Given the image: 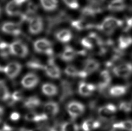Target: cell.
<instances>
[{
	"label": "cell",
	"instance_id": "cell-1",
	"mask_svg": "<svg viewBox=\"0 0 132 131\" xmlns=\"http://www.w3.org/2000/svg\"><path fill=\"white\" fill-rule=\"evenodd\" d=\"M124 21L113 16L107 17L100 24L96 25V28L107 35H111L119 27H122Z\"/></svg>",
	"mask_w": 132,
	"mask_h": 131
},
{
	"label": "cell",
	"instance_id": "cell-2",
	"mask_svg": "<svg viewBox=\"0 0 132 131\" xmlns=\"http://www.w3.org/2000/svg\"><path fill=\"white\" fill-rule=\"evenodd\" d=\"M35 51L38 53H45L52 56L53 53L52 43L46 39H41L35 41L34 44Z\"/></svg>",
	"mask_w": 132,
	"mask_h": 131
},
{
	"label": "cell",
	"instance_id": "cell-3",
	"mask_svg": "<svg viewBox=\"0 0 132 131\" xmlns=\"http://www.w3.org/2000/svg\"><path fill=\"white\" fill-rule=\"evenodd\" d=\"M81 42L84 47L91 50L93 49L95 46H102L104 41L96 33L92 32L88 36L84 38Z\"/></svg>",
	"mask_w": 132,
	"mask_h": 131
},
{
	"label": "cell",
	"instance_id": "cell-4",
	"mask_svg": "<svg viewBox=\"0 0 132 131\" xmlns=\"http://www.w3.org/2000/svg\"><path fill=\"white\" fill-rule=\"evenodd\" d=\"M116 111V106L112 104H109L98 109V115L103 120L110 121L114 119Z\"/></svg>",
	"mask_w": 132,
	"mask_h": 131
},
{
	"label": "cell",
	"instance_id": "cell-5",
	"mask_svg": "<svg viewBox=\"0 0 132 131\" xmlns=\"http://www.w3.org/2000/svg\"><path fill=\"white\" fill-rule=\"evenodd\" d=\"M113 72L120 78H129L132 74V63L125 62L116 66L113 69Z\"/></svg>",
	"mask_w": 132,
	"mask_h": 131
},
{
	"label": "cell",
	"instance_id": "cell-6",
	"mask_svg": "<svg viewBox=\"0 0 132 131\" xmlns=\"http://www.w3.org/2000/svg\"><path fill=\"white\" fill-rule=\"evenodd\" d=\"M22 66L19 62H10L5 67H1V71L5 73L8 78L13 79L18 76L21 70Z\"/></svg>",
	"mask_w": 132,
	"mask_h": 131
},
{
	"label": "cell",
	"instance_id": "cell-7",
	"mask_svg": "<svg viewBox=\"0 0 132 131\" xmlns=\"http://www.w3.org/2000/svg\"><path fill=\"white\" fill-rule=\"evenodd\" d=\"M28 0H12L7 4L5 11L8 15L15 16L21 13V9L23 4Z\"/></svg>",
	"mask_w": 132,
	"mask_h": 131
},
{
	"label": "cell",
	"instance_id": "cell-8",
	"mask_svg": "<svg viewBox=\"0 0 132 131\" xmlns=\"http://www.w3.org/2000/svg\"><path fill=\"white\" fill-rule=\"evenodd\" d=\"M10 45L11 53L13 54L20 58H25L28 54V48L22 42L15 41Z\"/></svg>",
	"mask_w": 132,
	"mask_h": 131
},
{
	"label": "cell",
	"instance_id": "cell-9",
	"mask_svg": "<svg viewBox=\"0 0 132 131\" xmlns=\"http://www.w3.org/2000/svg\"><path fill=\"white\" fill-rule=\"evenodd\" d=\"M67 110L72 118H75L82 115L85 110V106L81 103L73 101L68 104Z\"/></svg>",
	"mask_w": 132,
	"mask_h": 131
},
{
	"label": "cell",
	"instance_id": "cell-10",
	"mask_svg": "<svg viewBox=\"0 0 132 131\" xmlns=\"http://www.w3.org/2000/svg\"><path fill=\"white\" fill-rule=\"evenodd\" d=\"M44 70L46 74L51 78L58 79L61 77V70L59 67L55 63L52 59H50L48 61L47 64L45 66Z\"/></svg>",
	"mask_w": 132,
	"mask_h": 131
},
{
	"label": "cell",
	"instance_id": "cell-11",
	"mask_svg": "<svg viewBox=\"0 0 132 131\" xmlns=\"http://www.w3.org/2000/svg\"><path fill=\"white\" fill-rule=\"evenodd\" d=\"M29 22V30L33 35L40 33L43 30V20L39 16H35L31 18Z\"/></svg>",
	"mask_w": 132,
	"mask_h": 131
},
{
	"label": "cell",
	"instance_id": "cell-12",
	"mask_svg": "<svg viewBox=\"0 0 132 131\" xmlns=\"http://www.w3.org/2000/svg\"><path fill=\"white\" fill-rule=\"evenodd\" d=\"M39 81V78L36 74L34 73H29L22 79L21 85L25 89H32L36 87Z\"/></svg>",
	"mask_w": 132,
	"mask_h": 131
},
{
	"label": "cell",
	"instance_id": "cell-13",
	"mask_svg": "<svg viewBox=\"0 0 132 131\" xmlns=\"http://www.w3.org/2000/svg\"><path fill=\"white\" fill-rule=\"evenodd\" d=\"M111 81V76L109 71L103 70L100 73L98 84V88L100 92H102L108 87Z\"/></svg>",
	"mask_w": 132,
	"mask_h": 131
},
{
	"label": "cell",
	"instance_id": "cell-14",
	"mask_svg": "<svg viewBox=\"0 0 132 131\" xmlns=\"http://www.w3.org/2000/svg\"><path fill=\"white\" fill-rule=\"evenodd\" d=\"M2 30L4 33L15 36L19 35L21 32L20 25L11 22L4 23L2 26Z\"/></svg>",
	"mask_w": 132,
	"mask_h": 131
},
{
	"label": "cell",
	"instance_id": "cell-15",
	"mask_svg": "<svg viewBox=\"0 0 132 131\" xmlns=\"http://www.w3.org/2000/svg\"><path fill=\"white\" fill-rule=\"evenodd\" d=\"M96 89V86L91 83L81 82L79 85V92L82 96L87 97L91 95Z\"/></svg>",
	"mask_w": 132,
	"mask_h": 131
},
{
	"label": "cell",
	"instance_id": "cell-16",
	"mask_svg": "<svg viewBox=\"0 0 132 131\" xmlns=\"http://www.w3.org/2000/svg\"><path fill=\"white\" fill-rule=\"evenodd\" d=\"M127 5L125 0H112L109 3L107 8L113 12H119L125 10Z\"/></svg>",
	"mask_w": 132,
	"mask_h": 131
},
{
	"label": "cell",
	"instance_id": "cell-17",
	"mask_svg": "<svg viewBox=\"0 0 132 131\" xmlns=\"http://www.w3.org/2000/svg\"><path fill=\"white\" fill-rule=\"evenodd\" d=\"M71 25L73 28L79 31L84 30L85 29L92 28H96V26L83 19L73 21L72 22Z\"/></svg>",
	"mask_w": 132,
	"mask_h": 131
},
{
	"label": "cell",
	"instance_id": "cell-18",
	"mask_svg": "<svg viewBox=\"0 0 132 131\" xmlns=\"http://www.w3.org/2000/svg\"><path fill=\"white\" fill-rule=\"evenodd\" d=\"M102 9L99 5L93 4L87 5L84 8L82 11V13L84 16L87 17H93L95 14L102 12Z\"/></svg>",
	"mask_w": 132,
	"mask_h": 131
},
{
	"label": "cell",
	"instance_id": "cell-19",
	"mask_svg": "<svg viewBox=\"0 0 132 131\" xmlns=\"http://www.w3.org/2000/svg\"><path fill=\"white\" fill-rule=\"evenodd\" d=\"M43 110L46 115L54 116L58 113L59 106L57 103L49 101L45 104Z\"/></svg>",
	"mask_w": 132,
	"mask_h": 131
},
{
	"label": "cell",
	"instance_id": "cell-20",
	"mask_svg": "<svg viewBox=\"0 0 132 131\" xmlns=\"http://www.w3.org/2000/svg\"><path fill=\"white\" fill-rule=\"evenodd\" d=\"M100 63L97 61L93 59H88L86 61L84 65V69L87 74H90L97 71L100 67Z\"/></svg>",
	"mask_w": 132,
	"mask_h": 131
},
{
	"label": "cell",
	"instance_id": "cell-21",
	"mask_svg": "<svg viewBox=\"0 0 132 131\" xmlns=\"http://www.w3.org/2000/svg\"><path fill=\"white\" fill-rule=\"evenodd\" d=\"M25 120L31 122H40L46 120L48 119V115L46 114H37L34 112H29L24 116Z\"/></svg>",
	"mask_w": 132,
	"mask_h": 131
},
{
	"label": "cell",
	"instance_id": "cell-22",
	"mask_svg": "<svg viewBox=\"0 0 132 131\" xmlns=\"http://www.w3.org/2000/svg\"><path fill=\"white\" fill-rule=\"evenodd\" d=\"M76 51L71 46H66L61 55V59L65 62H70L76 57Z\"/></svg>",
	"mask_w": 132,
	"mask_h": 131
},
{
	"label": "cell",
	"instance_id": "cell-23",
	"mask_svg": "<svg viewBox=\"0 0 132 131\" xmlns=\"http://www.w3.org/2000/svg\"><path fill=\"white\" fill-rule=\"evenodd\" d=\"M100 126L101 123L99 121L88 119L83 122L81 127L84 131H92L99 128Z\"/></svg>",
	"mask_w": 132,
	"mask_h": 131
},
{
	"label": "cell",
	"instance_id": "cell-24",
	"mask_svg": "<svg viewBox=\"0 0 132 131\" xmlns=\"http://www.w3.org/2000/svg\"><path fill=\"white\" fill-rule=\"evenodd\" d=\"M132 44V37L128 35H122L118 39V48L121 50H125Z\"/></svg>",
	"mask_w": 132,
	"mask_h": 131
},
{
	"label": "cell",
	"instance_id": "cell-25",
	"mask_svg": "<svg viewBox=\"0 0 132 131\" xmlns=\"http://www.w3.org/2000/svg\"><path fill=\"white\" fill-rule=\"evenodd\" d=\"M127 91V87L126 86L117 85L111 87L110 89L109 93L113 97H119L125 95Z\"/></svg>",
	"mask_w": 132,
	"mask_h": 131
},
{
	"label": "cell",
	"instance_id": "cell-26",
	"mask_svg": "<svg viewBox=\"0 0 132 131\" xmlns=\"http://www.w3.org/2000/svg\"><path fill=\"white\" fill-rule=\"evenodd\" d=\"M56 37L61 42L67 43L70 41L72 37L70 31L68 29H63L56 34Z\"/></svg>",
	"mask_w": 132,
	"mask_h": 131
},
{
	"label": "cell",
	"instance_id": "cell-27",
	"mask_svg": "<svg viewBox=\"0 0 132 131\" xmlns=\"http://www.w3.org/2000/svg\"><path fill=\"white\" fill-rule=\"evenodd\" d=\"M42 90L44 94L46 96H55L58 93L57 87L53 84L46 83L43 84L42 87Z\"/></svg>",
	"mask_w": 132,
	"mask_h": 131
},
{
	"label": "cell",
	"instance_id": "cell-28",
	"mask_svg": "<svg viewBox=\"0 0 132 131\" xmlns=\"http://www.w3.org/2000/svg\"><path fill=\"white\" fill-rule=\"evenodd\" d=\"M113 127L115 129L124 130L127 131H132V120H127L113 124Z\"/></svg>",
	"mask_w": 132,
	"mask_h": 131
},
{
	"label": "cell",
	"instance_id": "cell-29",
	"mask_svg": "<svg viewBox=\"0 0 132 131\" xmlns=\"http://www.w3.org/2000/svg\"><path fill=\"white\" fill-rule=\"evenodd\" d=\"M41 101L36 97H32L25 100L24 102V106L25 108L32 109L39 106Z\"/></svg>",
	"mask_w": 132,
	"mask_h": 131
},
{
	"label": "cell",
	"instance_id": "cell-30",
	"mask_svg": "<svg viewBox=\"0 0 132 131\" xmlns=\"http://www.w3.org/2000/svg\"><path fill=\"white\" fill-rule=\"evenodd\" d=\"M42 5L45 10L53 11L57 8V0H40Z\"/></svg>",
	"mask_w": 132,
	"mask_h": 131
},
{
	"label": "cell",
	"instance_id": "cell-31",
	"mask_svg": "<svg viewBox=\"0 0 132 131\" xmlns=\"http://www.w3.org/2000/svg\"><path fill=\"white\" fill-rule=\"evenodd\" d=\"M0 96L1 99L2 101H7L9 98H11V94L9 90L7 89L4 82L3 81L1 82V87H0Z\"/></svg>",
	"mask_w": 132,
	"mask_h": 131
},
{
	"label": "cell",
	"instance_id": "cell-32",
	"mask_svg": "<svg viewBox=\"0 0 132 131\" xmlns=\"http://www.w3.org/2000/svg\"><path fill=\"white\" fill-rule=\"evenodd\" d=\"M12 54L11 45L5 42L2 41L1 43V55L4 58H7L10 54Z\"/></svg>",
	"mask_w": 132,
	"mask_h": 131
},
{
	"label": "cell",
	"instance_id": "cell-33",
	"mask_svg": "<svg viewBox=\"0 0 132 131\" xmlns=\"http://www.w3.org/2000/svg\"><path fill=\"white\" fill-rule=\"evenodd\" d=\"M61 130V131H79V127L74 123L67 122L62 124Z\"/></svg>",
	"mask_w": 132,
	"mask_h": 131
},
{
	"label": "cell",
	"instance_id": "cell-34",
	"mask_svg": "<svg viewBox=\"0 0 132 131\" xmlns=\"http://www.w3.org/2000/svg\"><path fill=\"white\" fill-rule=\"evenodd\" d=\"M65 73L69 76L72 77H79V71H78L76 68L73 66H68L64 70Z\"/></svg>",
	"mask_w": 132,
	"mask_h": 131
},
{
	"label": "cell",
	"instance_id": "cell-35",
	"mask_svg": "<svg viewBox=\"0 0 132 131\" xmlns=\"http://www.w3.org/2000/svg\"><path fill=\"white\" fill-rule=\"evenodd\" d=\"M119 110L126 113L130 112L132 110V103L122 102L119 105Z\"/></svg>",
	"mask_w": 132,
	"mask_h": 131
},
{
	"label": "cell",
	"instance_id": "cell-36",
	"mask_svg": "<svg viewBox=\"0 0 132 131\" xmlns=\"http://www.w3.org/2000/svg\"><path fill=\"white\" fill-rule=\"evenodd\" d=\"M63 2L70 9L76 10L79 8V4L78 0H63Z\"/></svg>",
	"mask_w": 132,
	"mask_h": 131
},
{
	"label": "cell",
	"instance_id": "cell-37",
	"mask_svg": "<svg viewBox=\"0 0 132 131\" xmlns=\"http://www.w3.org/2000/svg\"><path fill=\"white\" fill-rule=\"evenodd\" d=\"M28 67L32 69H44L45 66L41 64L38 61H30L27 63Z\"/></svg>",
	"mask_w": 132,
	"mask_h": 131
},
{
	"label": "cell",
	"instance_id": "cell-38",
	"mask_svg": "<svg viewBox=\"0 0 132 131\" xmlns=\"http://www.w3.org/2000/svg\"><path fill=\"white\" fill-rule=\"evenodd\" d=\"M122 27L123 30L125 32H127L132 29V17L126 18Z\"/></svg>",
	"mask_w": 132,
	"mask_h": 131
},
{
	"label": "cell",
	"instance_id": "cell-39",
	"mask_svg": "<svg viewBox=\"0 0 132 131\" xmlns=\"http://www.w3.org/2000/svg\"><path fill=\"white\" fill-rule=\"evenodd\" d=\"M23 96V94L20 91H16L13 92L12 95H11V98L15 102H16L22 100Z\"/></svg>",
	"mask_w": 132,
	"mask_h": 131
},
{
	"label": "cell",
	"instance_id": "cell-40",
	"mask_svg": "<svg viewBox=\"0 0 132 131\" xmlns=\"http://www.w3.org/2000/svg\"><path fill=\"white\" fill-rule=\"evenodd\" d=\"M13 128H11V126H9L5 123L1 122V131H12Z\"/></svg>",
	"mask_w": 132,
	"mask_h": 131
},
{
	"label": "cell",
	"instance_id": "cell-41",
	"mask_svg": "<svg viewBox=\"0 0 132 131\" xmlns=\"http://www.w3.org/2000/svg\"><path fill=\"white\" fill-rule=\"evenodd\" d=\"M20 114L16 112H13L11 114V116H10V119L11 120L16 121H18L20 119Z\"/></svg>",
	"mask_w": 132,
	"mask_h": 131
},
{
	"label": "cell",
	"instance_id": "cell-42",
	"mask_svg": "<svg viewBox=\"0 0 132 131\" xmlns=\"http://www.w3.org/2000/svg\"><path fill=\"white\" fill-rule=\"evenodd\" d=\"M89 2H91L93 4L100 5L102 3H103L105 0H88Z\"/></svg>",
	"mask_w": 132,
	"mask_h": 131
},
{
	"label": "cell",
	"instance_id": "cell-43",
	"mask_svg": "<svg viewBox=\"0 0 132 131\" xmlns=\"http://www.w3.org/2000/svg\"><path fill=\"white\" fill-rule=\"evenodd\" d=\"M19 131H32V130H30L24 128H21Z\"/></svg>",
	"mask_w": 132,
	"mask_h": 131
}]
</instances>
